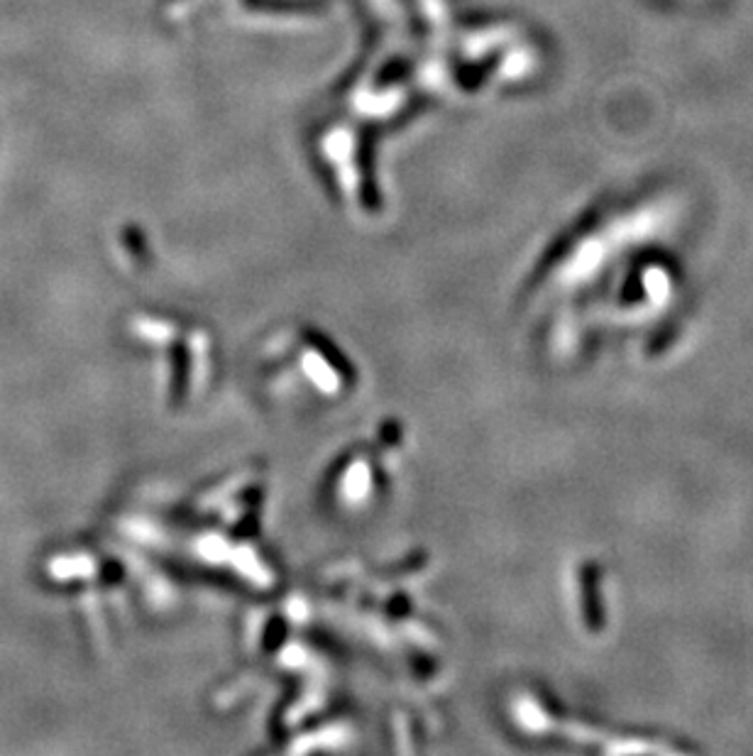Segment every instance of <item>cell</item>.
Returning a JSON list of instances; mask_svg holds the SVG:
<instances>
[]
</instances>
